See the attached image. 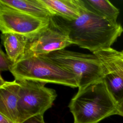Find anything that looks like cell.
<instances>
[{
  "label": "cell",
  "instance_id": "obj_1",
  "mask_svg": "<svg viewBox=\"0 0 123 123\" xmlns=\"http://www.w3.org/2000/svg\"><path fill=\"white\" fill-rule=\"evenodd\" d=\"M51 20L68 35L73 44L87 49L93 53L111 48L123 32L122 25L99 15L81 0V13L69 21L53 16Z\"/></svg>",
  "mask_w": 123,
  "mask_h": 123
},
{
  "label": "cell",
  "instance_id": "obj_2",
  "mask_svg": "<svg viewBox=\"0 0 123 123\" xmlns=\"http://www.w3.org/2000/svg\"><path fill=\"white\" fill-rule=\"evenodd\" d=\"M68 107L74 123H98L117 114L118 105L103 80L78 90Z\"/></svg>",
  "mask_w": 123,
  "mask_h": 123
},
{
  "label": "cell",
  "instance_id": "obj_3",
  "mask_svg": "<svg viewBox=\"0 0 123 123\" xmlns=\"http://www.w3.org/2000/svg\"><path fill=\"white\" fill-rule=\"evenodd\" d=\"M10 71L16 80L52 83L71 87L79 86L76 75L41 56L24 58L14 63Z\"/></svg>",
  "mask_w": 123,
  "mask_h": 123
},
{
  "label": "cell",
  "instance_id": "obj_4",
  "mask_svg": "<svg viewBox=\"0 0 123 123\" xmlns=\"http://www.w3.org/2000/svg\"><path fill=\"white\" fill-rule=\"evenodd\" d=\"M40 56L76 75L79 81L78 90L103 80V66L94 53L86 54L62 49Z\"/></svg>",
  "mask_w": 123,
  "mask_h": 123
},
{
  "label": "cell",
  "instance_id": "obj_5",
  "mask_svg": "<svg viewBox=\"0 0 123 123\" xmlns=\"http://www.w3.org/2000/svg\"><path fill=\"white\" fill-rule=\"evenodd\" d=\"M17 81L20 85L18 103V123H23L35 116L43 115L51 107L57 96L54 89L46 87L45 83L40 82Z\"/></svg>",
  "mask_w": 123,
  "mask_h": 123
},
{
  "label": "cell",
  "instance_id": "obj_6",
  "mask_svg": "<svg viewBox=\"0 0 123 123\" xmlns=\"http://www.w3.org/2000/svg\"><path fill=\"white\" fill-rule=\"evenodd\" d=\"M50 19L38 18L0 3V30L1 33H16L30 39L49 25Z\"/></svg>",
  "mask_w": 123,
  "mask_h": 123
},
{
  "label": "cell",
  "instance_id": "obj_7",
  "mask_svg": "<svg viewBox=\"0 0 123 123\" xmlns=\"http://www.w3.org/2000/svg\"><path fill=\"white\" fill-rule=\"evenodd\" d=\"M72 44L67 34L50 19L49 26L37 37L30 39L23 58L47 54L65 49Z\"/></svg>",
  "mask_w": 123,
  "mask_h": 123
},
{
  "label": "cell",
  "instance_id": "obj_8",
  "mask_svg": "<svg viewBox=\"0 0 123 123\" xmlns=\"http://www.w3.org/2000/svg\"><path fill=\"white\" fill-rule=\"evenodd\" d=\"M20 85L14 80L4 81L1 76L0 79V113L18 123V103L19 99Z\"/></svg>",
  "mask_w": 123,
  "mask_h": 123
},
{
  "label": "cell",
  "instance_id": "obj_9",
  "mask_svg": "<svg viewBox=\"0 0 123 123\" xmlns=\"http://www.w3.org/2000/svg\"><path fill=\"white\" fill-rule=\"evenodd\" d=\"M52 16L72 21L81 13V0H40Z\"/></svg>",
  "mask_w": 123,
  "mask_h": 123
},
{
  "label": "cell",
  "instance_id": "obj_10",
  "mask_svg": "<svg viewBox=\"0 0 123 123\" xmlns=\"http://www.w3.org/2000/svg\"><path fill=\"white\" fill-rule=\"evenodd\" d=\"M1 38L6 54L14 63L24 57L30 38L16 33H3Z\"/></svg>",
  "mask_w": 123,
  "mask_h": 123
},
{
  "label": "cell",
  "instance_id": "obj_11",
  "mask_svg": "<svg viewBox=\"0 0 123 123\" xmlns=\"http://www.w3.org/2000/svg\"><path fill=\"white\" fill-rule=\"evenodd\" d=\"M0 3L38 18L50 19L53 16L40 0H0Z\"/></svg>",
  "mask_w": 123,
  "mask_h": 123
},
{
  "label": "cell",
  "instance_id": "obj_12",
  "mask_svg": "<svg viewBox=\"0 0 123 123\" xmlns=\"http://www.w3.org/2000/svg\"><path fill=\"white\" fill-rule=\"evenodd\" d=\"M93 53L99 59L106 71L123 78V50L118 51L110 48Z\"/></svg>",
  "mask_w": 123,
  "mask_h": 123
},
{
  "label": "cell",
  "instance_id": "obj_13",
  "mask_svg": "<svg viewBox=\"0 0 123 123\" xmlns=\"http://www.w3.org/2000/svg\"><path fill=\"white\" fill-rule=\"evenodd\" d=\"M86 4L95 12L110 22L117 24L119 9L107 0H84Z\"/></svg>",
  "mask_w": 123,
  "mask_h": 123
},
{
  "label": "cell",
  "instance_id": "obj_14",
  "mask_svg": "<svg viewBox=\"0 0 123 123\" xmlns=\"http://www.w3.org/2000/svg\"><path fill=\"white\" fill-rule=\"evenodd\" d=\"M104 71L103 81L112 98L119 105L123 102V78L104 69Z\"/></svg>",
  "mask_w": 123,
  "mask_h": 123
},
{
  "label": "cell",
  "instance_id": "obj_15",
  "mask_svg": "<svg viewBox=\"0 0 123 123\" xmlns=\"http://www.w3.org/2000/svg\"><path fill=\"white\" fill-rule=\"evenodd\" d=\"M14 63L9 59L6 54L3 50H0V71H10Z\"/></svg>",
  "mask_w": 123,
  "mask_h": 123
},
{
  "label": "cell",
  "instance_id": "obj_16",
  "mask_svg": "<svg viewBox=\"0 0 123 123\" xmlns=\"http://www.w3.org/2000/svg\"><path fill=\"white\" fill-rule=\"evenodd\" d=\"M23 123H45L43 115L40 114L33 116L25 121Z\"/></svg>",
  "mask_w": 123,
  "mask_h": 123
},
{
  "label": "cell",
  "instance_id": "obj_17",
  "mask_svg": "<svg viewBox=\"0 0 123 123\" xmlns=\"http://www.w3.org/2000/svg\"><path fill=\"white\" fill-rule=\"evenodd\" d=\"M0 123H15L12 120L0 113Z\"/></svg>",
  "mask_w": 123,
  "mask_h": 123
},
{
  "label": "cell",
  "instance_id": "obj_18",
  "mask_svg": "<svg viewBox=\"0 0 123 123\" xmlns=\"http://www.w3.org/2000/svg\"><path fill=\"white\" fill-rule=\"evenodd\" d=\"M117 115H119L123 117V102L118 105Z\"/></svg>",
  "mask_w": 123,
  "mask_h": 123
}]
</instances>
